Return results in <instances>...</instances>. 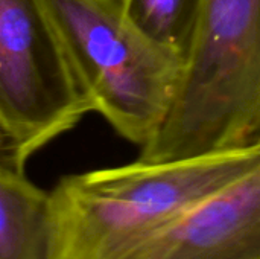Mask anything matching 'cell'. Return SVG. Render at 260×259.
I'll return each mask as SVG.
<instances>
[{
	"mask_svg": "<svg viewBox=\"0 0 260 259\" xmlns=\"http://www.w3.org/2000/svg\"><path fill=\"white\" fill-rule=\"evenodd\" d=\"M260 165V147L62 177L49 191L44 259H105Z\"/></svg>",
	"mask_w": 260,
	"mask_h": 259,
	"instance_id": "cell-1",
	"label": "cell"
},
{
	"mask_svg": "<svg viewBox=\"0 0 260 259\" xmlns=\"http://www.w3.org/2000/svg\"><path fill=\"white\" fill-rule=\"evenodd\" d=\"M260 147V0H204L178 98L137 160Z\"/></svg>",
	"mask_w": 260,
	"mask_h": 259,
	"instance_id": "cell-2",
	"label": "cell"
},
{
	"mask_svg": "<svg viewBox=\"0 0 260 259\" xmlns=\"http://www.w3.org/2000/svg\"><path fill=\"white\" fill-rule=\"evenodd\" d=\"M73 73L93 111L145 147L183 85L186 60L126 17L122 0H47Z\"/></svg>",
	"mask_w": 260,
	"mask_h": 259,
	"instance_id": "cell-3",
	"label": "cell"
},
{
	"mask_svg": "<svg viewBox=\"0 0 260 259\" xmlns=\"http://www.w3.org/2000/svg\"><path fill=\"white\" fill-rule=\"evenodd\" d=\"M0 110L23 166L93 111L47 0H0Z\"/></svg>",
	"mask_w": 260,
	"mask_h": 259,
	"instance_id": "cell-4",
	"label": "cell"
},
{
	"mask_svg": "<svg viewBox=\"0 0 260 259\" xmlns=\"http://www.w3.org/2000/svg\"><path fill=\"white\" fill-rule=\"evenodd\" d=\"M105 259H260V165Z\"/></svg>",
	"mask_w": 260,
	"mask_h": 259,
	"instance_id": "cell-5",
	"label": "cell"
},
{
	"mask_svg": "<svg viewBox=\"0 0 260 259\" xmlns=\"http://www.w3.org/2000/svg\"><path fill=\"white\" fill-rule=\"evenodd\" d=\"M49 192L0 162V259H44Z\"/></svg>",
	"mask_w": 260,
	"mask_h": 259,
	"instance_id": "cell-6",
	"label": "cell"
},
{
	"mask_svg": "<svg viewBox=\"0 0 260 259\" xmlns=\"http://www.w3.org/2000/svg\"><path fill=\"white\" fill-rule=\"evenodd\" d=\"M122 3L134 26L187 60L204 0H122Z\"/></svg>",
	"mask_w": 260,
	"mask_h": 259,
	"instance_id": "cell-7",
	"label": "cell"
},
{
	"mask_svg": "<svg viewBox=\"0 0 260 259\" xmlns=\"http://www.w3.org/2000/svg\"><path fill=\"white\" fill-rule=\"evenodd\" d=\"M0 162L6 166L24 172L18 156V139L11 124L0 110Z\"/></svg>",
	"mask_w": 260,
	"mask_h": 259,
	"instance_id": "cell-8",
	"label": "cell"
}]
</instances>
